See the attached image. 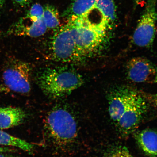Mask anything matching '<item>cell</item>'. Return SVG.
I'll return each mask as SVG.
<instances>
[{"instance_id": "obj_1", "label": "cell", "mask_w": 157, "mask_h": 157, "mask_svg": "<svg viewBox=\"0 0 157 157\" xmlns=\"http://www.w3.org/2000/svg\"><path fill=\"white\" fill-rule=\"evenodd\" d=\"M111 118L123 136L136 130L148 111V103L142 92L128 87L115 88L109 97Z\"/></svg>"}, {"instance_id": "obj_2", "label": "cell", "mask_w": 157, "mask_h": 157, "mask_svg": "<svg viewBox=\"0 0 157 157\" xmlns=\"http://www.w3.org/2000/svg\"><path fill=\"white\" fill-rule=\"evenodd\" d=\"M38 84L44 93L53 98H59L69 95L84 83L82 76L68 68L47 69L38 78Z\"/></svg>"}, {"instance_id": "obj_3", "label": "cell", "mask_w": 157, "mask_h": 157, "mask_svg": "<svg viewBox=\"0 0 157 157\" xmlns=\"http://www.w3.org/2000/svg\"><path fill=\"white\" fill-rule=\"evenodd\" d=\"M75 46V63L82 62L99 52L106 40V31L89 26L80 19L70 20Z\"/></svg>"}, {"instance_id": "obj_4", "label": "cell", "mask_w": 157, "mask_h": 157, "mask_svg": "<svg viewBox=\"0 0 157 157\" xmlns=\"http://www.w3.org/2000/svg\"><path fill=\"white\" fill-rule=\"evenodd\" d=\"M45 127L51 140L60 147L72 144L77 136L75 119L67 110L62 108L50 112L45 121Z\"/></svg>"}, {"instance_id": "obj_5", "label": "cell", "mask_w": 157, "mask_h": 157, "mask_svg": "<svg viewBox=\"0 0 157 157\" xmlns=\"http://www.w3.org/2000/svg\"><path fill=\"white\" fill-rule=\"evenodd\" d=\"M156 1L148 0L146 8L135 29L133 40L137 46L147 48L150 46L154 42L157 20Z\"/></svg>"}, {"instance_id": "obj_6", "label": "cell", "mask_w": 157, "mask_h": 157, "mask_svg": "<svg viewBox=\"0 0 157 157\" xmlns=\"http://www.w3.org/2000/svg\"><path fill=\"white\" fill-rule=\"evenodd\" d=\"M50 55L52 59L58 61L75 63V46L69 23L55 33L51 44Z\"/></svg>"}, {"instance_id": "obj_7", "label": "cell", "mask_w": 157, "mask_h": 157, "mask_svg": "<svg viewBox=\"0 0 157 157\" xmlns=\"http://www.w3.org/2000/svg\"><path fill=\"white\" fill-rule=\"evenodd\" d=\"M31 69L26 63L15 61L3 72V78L6 87L16 93L27 94L31 90Z\"/></svg>"}, {"instance_id": "obj_8", "label": "cell", "mask_w": 157, "mask_h": 157, "mask_svg": "<svg viewBox=\"0 0 157 157\" xmlns=\"http://www.w3.org/2000/svg\"><path fill=\"white\" fill-rule=\"evenodd\" d=\"M128 77L136 83L157 84V68L150 60L143 57L133 58L126 66Z\"/></svg>"}, {"instance_id": "obj_9", "label": "cell", "mask_w": 157, "mask_h": 157, "mask_svg": "<svg viewBox=\"0 0 157 157\" xmlns=\"http://www.w3.org/2000/svg\"><path fill=\"white\" fill-rule=\"evenodd\" d=\"M137 145L145 154L150 157H157V132L145 129L135 133Z\"/></svg>"}, {"instance_id": "obj_10", "label": "cell", "mask_w": 157, "mask_h": 157, "mask_svg": "<svg viewBox=\"0 0 157 157\" xmlns=\"http://www.w3.org/2000/svg\"><path fill=\"white\" fill-rule=\"evenodd\" d=\"M29 20L30 23L26 25L18 21L12 27L9 32L13 35H25L33 38H36L44 34L48 28L43 17L37 21Z\"/></svg>"}, {"instance_id": "obj_11", "label": "cell", "mask_w": 157, "mask_h": 157, "mask_svg": "<svg viewBox=\"0 0 157 157\" xmlns=\"http://www.w3.org/2000/svg\"><path fill=\"white\" fill-rule=\"evenodd\" d=\"M26 117L25 112L18 107L0 108V129L11 128L21 124Z\"/></svg>"}, {"instance_id": "obj_12", "label": "cell", "mask_w": 157, "mask_h": 157, "mask_svg": "<svg viewBox=\"0 0 157 157\" xmlns=\"http://www.w3.org/2000/svg\"><path fill=\"white\" fill-rule=\"evenodd\" d=\"M97 0H75L67 12L70 20L79 18L95 6Z\"/></svg>"}, {"instance_id": "obj_13", "label": "cell", "mask_w": 157, "mask_h": 157, "mask_svg": "<svg viewBox=\"0 0 157 157\" xmlns=\"http://www.w3.org/2000/svg\"><path fill=\"white\" fill-rule=\"evenodd\" d=\"M0 145L16 147L26 152L32 151L34 145L23 139L12 136L0 129Z\"/></svg>"}, {"instance_id": "obj_14", "label": "cell", "mask_w": 157, "mask_h": 157, "mask_svg": "<svg viewBox=\"0 0 157 157\" xmlns=\"http://www.w3.org/2000/svg\"><path fill=\"white\" fill-rule=\"evenodd\" d=\"M95 6L103 15L109 28L115 22L116 13L113 0H97Z\"/></svg>"}, {"instance_id": "obj_15", "label": "cell", "mask_w": 157, "mask_h": 157, "mask_svg": "<svg viewBox=\"0 0 157 157\" xmlns=\"http://www.w3.org/2000/svg\"><path fill=\"white\" fill-rule=\"evenodd\" d=\"M43 18L48 29H56L60 25L58 12L52 6L47 5L44 7Z\"/></svg>"}, {"instance_id": "obj_16", "label": "cell", "mask_w": 157, "mask_h": 157, "mask_svg": "<svg viewBox=\"0 0 157 157\" xmlns=\"http://www.w3.org/2000/svg\"><path fill=\"white\" fill-rule=\"evenodd\" d=\"M103 157H133L126 147L119 146L109 149Z\"/></svg>"}, {"instance_id": "obj_17", "label": "cell", "mask_w": 157, "mask_h": 157, "mask_svg": "<svg viewBox=\"0 0 157 157\" xmlns=\"http://www.w3.org/2000/svg\"><path fill=\"white\" fill-rule=\"evenodd\" d=\"M44 12V7L39 4H35L31 7L25 17L31 21H37L42 18Z\"/></svg>"}, {"instance_id": "obj_18", "label": "cell", "mask_w": 157, "mask_h": 157, "mask_svg": "<svg viewBox=\"0 0 157 157\" xmlns=\"http://www.w3.org/2000/svg\"><path fill=\"white\" fill-rule=\"evenodd\" d=\"M142 93L148 103L151 104L157 109V93L150 94L143 93V92Z\"/></svg>"}, {"instance_id": "obj_19", "label": "cell", "mask_w": 157, "mask_h": 157, "mask_svg": "<svg viewBox=\"0 0 157 157\" xmlns=\"http://www.w3.org/2000/svg\"><path fill=\"white\" fill-rule=\"evenodd\" d=\"M15 3L21 6H24L27 4L29 0H13Z\"/></svg>"}, {"instance_id": "obj_20", "label": "cell", "mask_w": 157, "mask_h": 157, "mask_svg": "<svg viewBox=\"0 0 157 157\" xmlns=\"http://www.w3.org/2000/svg\"><path fill=\"white\" fill-rule=\"evenodd\" d=\"M13 150L8 147H0V154L13 152Z\"/></svg>"}, {"instance_id": "obj_21", "label": "cell", "mask_w": 157, "mask_h": 157, "mask_svg": "<svg viewBox=\"0 0 157 157\" xmlns=\"http://www.w3.org/2000/svg\"><path fill=\"white\" fill-rule=\"evenodd\" d=\"M9 90L7 87L0 85V93H7L9 91Z\"/></svg>"}, {"instance_id": "obj_22", "label": "cell", "mask_w": 157, "mask_h": 157, "mask_svg": "<svg viewBox=\"0 0 157 157\" xmlns=\"http://www.w3.org/2000/svg\"><path fill=\"white\" fill-rule=\"evenodd\" d=\"M143 0H134V2L136 5L139 4L141 2H142Z\"/></svg>"}, {"instance_id": "obj_23", "label": "cell", "mask_w": 157, "mask_h": 157, "mask_svg": "<svg viewBox=\"0 0 157 157\" xmlns=\"http://www.w3.org/2000/svg\"><path fill=\"white\" fill-rule=\"evenodd\" d=\"M5 153H2V154H0V157H10L7 155L4 154Z\"/></svg>"}, {"instance_id": "obj_24", "label": "cell", "mask_w": 157, "mask_h": 157, "mask_svg": "<svg viewBox=\"0 0 157 157\" xmlns=\"http://www.w3.org/2000/svg\"><path fill=\"white\" fill-rule=\"evenodd\" d=\"M4 0H0V8L2 6Z\"/></svg>"}]
</instances>
